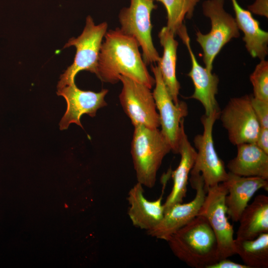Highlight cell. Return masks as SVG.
I'll list each match as a JSON object with an SVG mask.
<instances>
[{"instance_id": "cell-1", "label": "cell", "mask_w": 268, "mask_h": 268, "mask_svg": "<svg viewBox=\"0 0 268 268\" xmlns=\"http://www.w3.org/2000/svg\"><path fill=\"white\" fill-rule=\"evenodd\" d=\"M104 38L98 61V78L103 82L115 84L123 75L151 89L155 85V78L148 71L136 40L119 28L107 31Z\"/></svg>"}, {"instance_id": "cell-2", "label": "cell", "mask_w": 268, "mask_h": 268, "mask_svg": "<svg viewBox=\"0 0 268 268\" xmlns=\"http://www.w3.org/2000/svg\"><path fill=\"white\" fill-rule=\"evenodd\" d=\"M167 241L174 255L194 268H208L221 259L214 233L201 215L195 217Z\"/></svg>"}, {"instance_id": "cell-3", "label": "cell", "mask_w": 268, "mask_h": 268, "mask_svg": "<svg viewBox=\"0 0 268 268\" xmlns=\"http://www.w3.org/2000/svg\"><path fill=\"white\" fill-rule=\"evenodd\" d=\"M134 127L131 152L137 182L151 188L162 160L171 147L158 128L140 125Z\"/></svg>"}, {"instance_id": "cell-4", "label": "cell", "mask_w": 268, "mask_h": 268, "mask_svg": "<svg viewBox=\"0 0 268 268\" xmlns=\"http://www.w3.org/2000/svg\"><path fill=\"white\" fill-rule=\"evenodd\" d=\"M224 0H206L202 4L203 14L210 21L209 32L196 33L197 42L201 47L205 67L212 71L213 62L222 48L233 38L239 37L235 18L225 11Z\"/></svg>"}, {"instance_id": "cell-5", "label": "cell", "mask_w": 268, "mask_h": 268, "mask_svg": "<svg viewBox=\"0 0 268 268\" xmlns=\"http://www.w3.org/2000/svg\"><path fill=\"white\" fill-rule=\"evenodd\" d=\"M107 29V22L96 25L91 16L86 17L81 34L70 38L64 46V48L75 47L76 54L73 63L61 75L57 87L75 82V77L80 71H88L96 75L100 48Z\"/></svg>"}, {"instance_id": "cell-6", "label": "cell", "mask_w": 268, "mask_h": 268, "mask_svg": "<svg viewBox=\"0 0 268 268\" xmlns=\"http://www.w3.org/2000/svg\"><path fill=\"white\" fill-rule=\"evenodd\" d=\"M154 1L130 0V6L123 8L118 15L120 29L136 40L146 65L158 63L161 58L154 47L151 36V15L157 8Z\"/></svg>"}, {"instance_id": "cell-7", "label": "cell", "mask_w": 268, "mask_h": 268, "mask_svg": "<svg viewBox=\"0 0 268 268\" xmlns=\"http://www.w3.org/2000/svg\"><path fill=\"white\" fill-rule=\"evenodd\" d=\"M220 112V110L208 116L203 115L201 118L203 133L194 138L197 155L190 173L201 174L206 192L209 188L225 181L228 177L224 162L215 150L212 136L213 126L219 119Z\"/></svg>"}, {"instance_id": "cell-8", "label": "cell", "mask_w": 268, "mask_h": 268, "mask_svg": "<svg viewBox=\"0 0 268 268\" xmlns=\"http://www.w3.org/2000/svg\"><path fill=\"white\" fill-rule=\"evenodd\" d=\"M151 68L155 81L152 94L159 111L160 131L169 143L171 151L178 154L184 118L188 114V106L184 101H180L177 104L174 103L163 82L159 67L151 66Z\"/></svg>"}, {"instance_id": "cell-9", "label": "cell", "mask_w": 268, "mask_h": 268, "mask_svg": "<svg viewBox=\"0 0 268 268\" xmlns=\"http://www.w3.org/2000/svg\"><path fill=\"white\" fill-rule=\"evenodd\" d=\"M251 96L232 98L220 110L219 118L227 131L230 142L236 146L256 143L261 129L252 106Z\"/></svg>"}, {"instance_id": "cell-10", "label": "cell", "mask_w": 268, "mask_h": 268, "mask_svg": "<svg viewBox=\"0 0 268 268\" xmlns=\"http://www.w3.org/2000/svg\"><path fill=\"white\" fill-rule=\"evenodd\" d=\"M227 194V189L223 182L209 188L198 214L206 218L214 233L221 259L236 254L234 230L228 221L225 204Z\"/></svg>"}, {"instance_id": "cell-11", "label": "cell", "mask_w": 268, "mask_h": 268, "mask_svg": "<svg viewBox=\"0 0 268 268\" xmlns=\"http://www.w3.org/2000/svg\"><path fill=\"white\" fill-rule=\"evenodd\" d=\"M119 80L123 85L120 102L133 126L158 128L159 116L150 89L125 76L120 75Z\"/></svg>"}, {"instance_id": "cell-12", "label": "cell", "mask_w": 268, "mask_h": 268, "mask_svg": "<svg viewBox=\"0 0 268 268\" xmlns=\"http://www.w3.org/2000/svg\"><path fill=\"white\" fill-rule=\"evenodd\" d=\"M190 181L196 190L194 198L187 203L174 204L164 211L160 222L147 234L157 239L167 241L170 237L196 217L203 202L206 192L201 174L190 173Z\"/></svg>"}, {"instance_id": "cell-13", "label": "cell", "mask_w": 268, "mask_h": 268, "mask_svg": "<svg viewBox=\"0 0 268 268\" xmlns=\"http://www.w3.org/2000/svg\"><path fill=\"white\" fill-rule=\"evenodd\" d=\"M108 92L107 89L98 92L82 90L75 82L57 87V95L63 96L67 104L66 111L59 123L60 129L66 130L72 123L82 128L81 117L84 114L95 117L98 109L107 105L105 97Z\"/></svg>"}, {"instance_id": "cell-14", "label": "cell", "mask_w": 268, "mask_h": 268, "mask_svg": "<svg viewBox=\"0 0 268 268\" xmlns=\"http://www.w3.org/2000/svg\"><path fill=\"white\" fill-rule=\"evenodd\" d=\"M180 38L186 45L191 60V68L188 75L194 84V92L190 98L199 101L203 107L205 115L207 116L215 111H220L216 99L219 83L218 76L198 63L192 49L187 31Z\"/></svg>"}, {"instance_id": "cell-15", "label": "cell", "mask_w": 268, "mask_h": 268, "mask_svg": "<svg viewBox=\"0 0 268 268\" xmlns=\"http://www.w3.org/2000/svg\"><path fill=\"white\" fill-rule=\"evenodd\" d=\"M268 180L258 177H245L228 172L223 182L227 194L225 198L227 214L234 222L239 221L248 202L260 189L268 190Z\"/></svg>"}, {"instance_id": "cell-16", "label": "cell", "mask_w": 268, "mask_h": 268, "mask_svg": "<svg viewBox=\"0 0 268 268\" xmlns=\"http://www.w3.org/2000/svg\"><path fill=\"white\" fill-rule=\"evenodd\" d=\"M143 193V186L138 182L130 190L128 215L134 226L147 231L155 227L162 220L164 207L162 203V195L156 200L149 201L145 198Z\"/></svg>"}, {"instance_id": "cell-17", "label": "cell", "mask_w": 268, "mask_h": 268, "mask_svg": "<svg viewBox=\"0 0 268 268\" xmlns=\"http://www.w3.org/2000/svg\"><path fill=\"white\" fill-rule=\"evenodd\" d=\"M178 154H180L181 159L178 167L171 173L173 186L163 203L164 211L174 204L182 202L186 197L189 175L197 155V151L190 143L185 133L184 125L182 128Z\"/></svg>"}, {"instance_id": "cell-18", "label": "cell", "mask_w": 268, "mask_h": 268, "mask_svg": "<svg viewBox=\"0 0 268 268\" xmlns=\"http://www.w3.org/2000/svg\"><path fill=\"white\" fill-rule=\"evenodd\" d=\"M236 146V156L227 165L229 172L241 176L268 180V154L256 143H242Z\"/></svg>"}, {"instance_id": "cell-19", "label": "cell", "mask_w": 268, "mask_h": 268, "mask_svg": "<svg viewBox=\"0 0 268 268\" xmlns=\"http://www.w3.org/2000/svg\"><path fill=\"white\" fill-rule=\"evenodd\" d=\"M231 1L237 26L244 33L243 40L247 50L253 58L265 60L268 54V32L261 28L259 22L249 10L242 8L237 0Z\"/></svg>"}, {"instance_id": "cell-20", "label": "cell", "mask_w": 268, "mask_h": 268, "mask_svg": "<svg viewBox=\"0 0 268 268\" xmlns=\"http://www.w3.org/2000/svg\"><path fill=\"white\" fill-rule=\"evenodd\" d=\"M174 34L166 26L158 33L163 54L157 63L163 82L173 101L177 104L180 84L176 77L177 50L178 42L174 38Z\"/></svg>"}, {"instance_id": "cell-21", "label": "cell", "mask_w": 268, "mask_h": 268, "mask_svg": "<svg viewBox=\"0 0 268 268\" xmlns=\"http://www.w3.org/2000/svg\"><path fill=\"white\" fill-rule=\"evenodd\" d=\"M239 221L236 239L251 240L268 233V197L257 196L244 209Z\"/></svg>"}, {"instance_id": "cell-22", "label": "cell", "mask_w": 268, "mask_h": 268, "mask_svg": "<svg viewBox=\"0 0 268 268\" xmlns=\"http://www.w3.org/2000/svg\"><path fill=\"white\" fill-rule=\"evenodd\" d=\"M235 254L249 268H268V233L260 234L255 239H235Z\"/></svg>"}, {"instance_id": "cell-23", "label": "cell", "mask_w": 268, "mask_h": 268, "mask_svg": "<svg viewBox=\"0 0 268 268\" xmlns=\"http://www.w3.org/2000/svg\"><path fill=\"white\" fill-rule=\"evenodd\" d=\"M161 2L167 11L166 27L174 35H179L185 28L183 24L186 17L191 18L200 0H156Z\"/></svg>"}, {"instance_id": "cell-24", "label": "cell", "mask_w": 268, "mask_h": 268, "mask_svg": "<svg viewBox=\"0 0 268 268\" xmlns=\"http://www.w3.org/2000/svg\"><path fill=\"white\" fill-rule=\"evenodd\" d=\"M254 97L268 101V62L261 60L250 76Z\"/></svg>"}, {"instance_id": "cell-25", "label": "cell", "mask_w": 268, "mask_h": 268, "mask_svg": "<svg viewBox=\"0 0 268 268\" xmlns=\"http://www.w3.org/2000/svg\"><path fill=\"white\" fill-rule=\"evenodd\" d=\"M251 104L261 127L268 128V101L257 99L252 94Z\"/></svg>"}, {"instance_id": "cell-26", "label": "cell", "mask_w": 268, "mask_h": 268, "mask_svg": "<svg viewBox=\"0 0 268 268\" xmlns=\"http://www.w3.org/2000/svg\"><path fill=\"white\" fill-rule=\"evenodd\" d=\"M256 143L259 148L268 154V128L261 127Z\"/></svg>"}, {"instance_id": "cell-27", "label": "cell", "mask_w": 268, "mask_h": 268, "mask_svg": "<svg viewBox=\"0 0 268 268\" xmlns=\"http://www.w3.org/2000/svg\"><path fill=\"white\" fill-rule=\"evenodd\" d=\"M208 268H249L243 264L232 261L227 258L222 259L212 264Z\"/></svg>"}, {"instance_id": "cell-28", "label": "cell", "mask_w": 268, "mask_h": 268, "mask_svg": "<svg viewBox=\"0 0 268 268\" xmlns=\"http://www.w3.org/2000/svg\"><path fill=\"white\" fill-rule=\"evenodd\" d=\"M255 2L259 4L264 5L268 3V0H255Z\"/></svg>"}]
</instances>
